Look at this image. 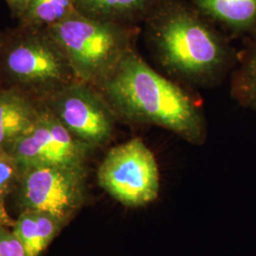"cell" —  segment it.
Instances as JSON below:
<instances>
[{"label":"cell","mask_w":256,"mask_h":256,"mask_svg":"<svg viewBox=\"0 0 256 256\" xmlns=\"http://www.w3.org/2000/svg\"><path fill=\"white\" fill-rule=\"evenodd\" d=\"M74 137L94 150L114 137L118 118L101 92L74 80L52 92L48 108Z\"/></svg>","instance_id":"8992f818"},{"label":"cell","mask_w":256,"mask_h":256,"mask_svg":"<svg viewBox=\"0 0 256 256\" xmlns=\"http://www.w3.org/2000/svg\"><path fill=\"white\" fill-rule=\"evenodd\" d=\"M97 180L113 200L131 209L153 203L160 190L155 155L138 137L110 149L98 168Z\"/></svg>","instance_id":"277c9868"},{"label":"cell","mask_w":256,"mask_h":256,"mask_svg":"<svg viewBox=\"0 0 256 256\" xmlns=\"http://www.w3.org/2000/svg\"><path fill=\"white\" fill-rule=\"evenodd\" d=\"M230 82V95L238 104L256 112V32L238 55Z\"/></svg>","instance_id":"4fadbf2b"},{"label":"cell","mask_w":256,"mask_h":256,"mask_svg":"<svg viewBox=\"0 0 256 256\" xmlns=\"http://www.w3.org/2000/svg\"><path fill=\"white\" fill-rule=\"evenodd\" d=\"M88 167L36 166L21 170L14 190L20 210L48 212L70 222L88 200Z\"/></svg>","instance_id":"5b68a950"},{"label":"cell","mask_w":256,"mask_h":256,"mask_svg":"<svg viewBox=\"0 0 256 256\" xmlns=\"http://www.w3.org/2000/svg\"><path fill=\"white\" fill-rule=\"evenodd\" d=\"M68 223L48 212L24 210L12 229L24 245L28 256H41Z\"/></svg>","instance_id":"8fae6325"},{"label":"cell","mask_w":256,"mask_h":256,"mask_svg":"<svg viewBox=\"0 0 256 256\" xmlns=\"http://www.w3.org/2000/svg\"><path fill=\"white\" fill-rule=\"evenodd\" d=\"M40 111L21 92H0V148L6 149L37 119Z\"/></svg>","instance_id":"7c38bea8"},{"label":"cell","mask_w":256,"mask_h":256,"mask_svg":"<svg viewBox=\"0 0 256 256\" xmlns=\"http://www.w3.org/2000/svg\"><path fill=\"white\" fill-rule=\"evenodd\" d=\"M144 25L156 63L191 90L218 86L236 64L228 36L186 0H164Z\"/></svg>","instance_id":"7a4b0ae2"},{"label":"cell","mask_w":256,"mask_h":256,"mask_svg":"<svg viewBox=\"0 0 256 256\" xmlns=\"http://www.w3.org/2000/svg\"><path fill=\"white\" fill-rule=\"evenodd\" d=\"M28 30L32 34L6 55L10 76L24 86L54 90L75 80L64 54L46 30Z\"/></svg>","instance_id":"ba28073f"},{"label":"cell","mask_w":256,"mask_h":256,"mask_svg":"<svg viewBox=\"0 0 256 256\" xmlns=\"http://www.w3.org/2000/svg\"><path fill=\"white\" fill-rule=\"evenodd\" d=\"M93 150L48 110L40 111L32 124L7 148L21 170L36 166L86 167Z\"/></svg>","instance_id":"52a82bcc"},{"label":"cell","mask_w":256,"mask_h":256,"mask_svg":"<svg viewBox=\"0 0 256 256\" xmlns=\"http://www.w3.org/2000/svg\"><path fill=\"white\" fill-rule=\"evenodd\" d=\"M46 32L64 54L75 79L96 88L135 50L140 28L88 18L74 12Z\"/></svg>","instance_id":"3957f363"},{"label":"cell","mask_w":256,"mask_h":256,"mask_svg":"<svg viewBox=\"0 0 256 256\" xmlns=\"http://www.w3.org/2000/svg\"><path fill=\"white\" fill-rule=\"evenodd\" d=\"M0 256H28L26 248L16 234L0 224Z\"/></svg>","instance_id":"2e32d148"},{"label":"cell","mask_w":256,"mask_h":256,"mask_svg":"<svg viewBox=\"0 0 256 256\" xmlns=\"http://www.w3.org/2000/svg\"><path fill=\"white\" fill-rule=\"evenodd\" d=\"M75 0H28L27 8L19 19L23 28L46 30L70 16L75 10Z\"/></svg>","instance_id":"5bb4252c"},{"label":"cell","mask_w":256,"mask_h":256,"mask_svg":"<svg viewBox=\"0 0 256 256\" xmlns=\"http://www.w3.org/2000/svg\"><path fill=\"white\" fill-rule=\"evenodd\" d=\"M164 0H75V10L88 18L129 27L144 24Z\"/></svg>","instance_id":"30bf717a"},{"label":"cell","mask_w":256,"mask_h":256,"mask_svg":"<svg viewBox=\"0 0 256 256\" xmlns=\"http://www.w3.org/2000/svg\"><path fill=\"white\" fill-rule=\"evenodd\" d=\"M5 1L12 12V16L18 20L21 18L25 12V10L27 8L28 0H5Z\"/></svg>","instance_id":"e0dca14e"},{"label":"cell","mask_w":256,"mask_h":256,"mask_svg":"<svg viewBox=\"0 0 256 256\" xmlns=\"http://www.w3.org/2000/svg\"><path fill=\"white\" fill-rule=\"evenodd\" d=\"M96 88L120 122L164 128L196 146L207 140L202 102L192 90L150 66L136 48Z\"/></svg>","instance_id":"6da1fadb"},{"label":"cell","mask_w":256,"mask_h":256,"mask_svg":"<svg viewBox=\"0 0 256 256\" xmlns=\"http://www.w3.org/2000/svg\"><path fill=\"white\" fill-rule=\"evenodd\" d=\"M21 168L14 158L6 149L0 148V224L12 228L14 220L12 218L6 209V198L14 192Z\"/></svg>","instance_id":"9a60e30c"},{"label":"cell","mask_w":256,"mask_h":256,"mask_svg":"<svg viewBox=\"0 0 256 256\" xmlns=\"http://www.w3.org/2000/svg\"><path fill=\"white\" fill-rule=\"evenodd\" d=\"M227 36L256 32V0H186Z\"/></svg>","instance_id":"9c48e42d"}]
</instances>
